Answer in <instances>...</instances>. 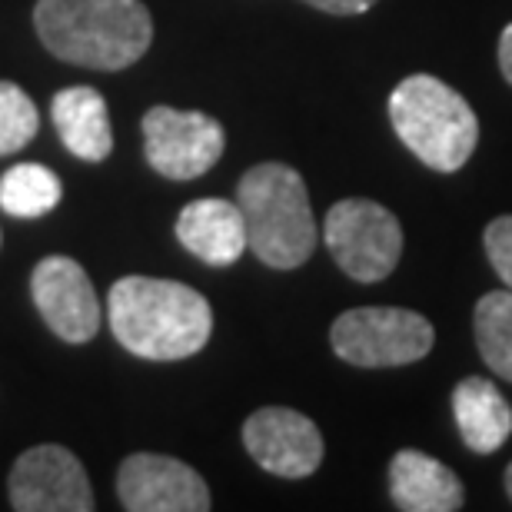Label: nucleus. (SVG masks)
<instances>
[{"mask_svg": "<svg viewBox=\"0 0 512 512\" xmlns=\"http://www.w3.org/2000/svg\"><path fill=\"white\" fill-rule=\"evenodd\" d=\"M40 117L34 100L14 80H0V157L24 150L37 137Z\"/></svg>", "mask_w": 512, "mask_h": 512, "instance_id": "nucleus-18", "label": "nucleus"}, {"mask_svg": "<svg viewBox=\"0 0 512 512\" xmlns=\"http://www.w3.org/2000/svg\"><path fill=\"white\" fill-rule=\"evenodd\" d=\"M483 243L496 276L506 283V290H512V217H496L489 223Z\"/></svg>", "mask_w": 512, "mask_h": 512, "instance_id": "nucleus-19", "label": "nucleus"}, {"mask_svg": "<svg viewBox=\"0 0 512 512\" xmlns=\"http://www.w3.org/2000/svg\"><path fill=\"white\" fill-rule=\"evenodd\" d=\"M473 330L483 363L512 383V290H493L476 303Z\"/></svg>", "mask_w": 512, "mask_h": 512, "instance_id": "nucleus-17", "label": "nucleus"}, {"mask_svg": "<svg viewBox=\"0 0 512 512\" xmlns=\"http://www.w3.org/2000/svg\"><path fill=\"white\" fill-rule=\"evenodd\" d=\"M323 240L336 266L356 283H380L403 256V227L383 203L350 197L333 203L323 223Z\"/></svg>", "mask_w": 512, "mask_h": 512, "instance_id": "nucleus-6", "label": "nucleus"}, {"mask_svg": "<svg viewBox=\"0 0 512 512\" xmlns=\"http://www.w3.org/2000/svg\"><path fill=\"white\" fill-rule=\"evenodd\" d=\"M243 446L266 473L306 479L323 463V436L310 416L286 406H263L243 423Z\"/></svg>", "mask_w": 512, "mask_h": 512, "instance_id": "nucleus-11", "label": "nucleus"}, {"mask_svg": "<svg viewBox=\"0 0 512 512\" xmlns=\"http://www.w3.org/2000/svg\"><path fill=\"white\" fill-rule=\"evenodd\" d=\"M330 343L343 363L363 370H389L429 356L436 330L423 313L403 306H356L336 316Z\"/></svg>", "mask_w": 512, "mask_h": 512, "instance_id": "nucleus-5", "label": "nucleus"}, {"mask_svg": "<svg viewBox=\"0 0 512 512\" xmlns=\"http://www.w3.org/2000/svg\"><path fill=\"white\" fill-rule=\"evenodd\" d=\"M389 496L406 512H456L466 493L446 463L419 449H403L389 463Z\"/></svg>", "mask_w": 512, "mask_h": 512, "instance_id": "nucleus-13", "label": "nucleus"}, {"mask_svg": "<svg viewBox=\"0 0 512 512\" xmlns=\"http://www.w3.org/2000/svg\"><path fill=\"white\" fill-rule=\"evenodd\" d=\"M396 137L436 173L466 167L479 143L476 110L433 74H413L389 94Z\"/></svg>", "mask_w": 512, "mask_h": 512, "instance_id": "nucleus-4", "label": "nucleus"}, {"mask_svg": "<svg viewBox=\"0 0 512 512\" xmlns=\"http://www.w3.org/2000/svg\"><path fill=\"white\" fill-rule=\"evenodd\" d=\"M143 153L167 180H197L223 157V127L200 110L150 107L143 114Z\"/></svg>", "mask_w": 512, "mask_h": 512, "instance_id": "nucleus-7", "label": "nucleus"}, {"mask_svg": "<svg viewBox=\"0 0 512 512\" xmlns=\"http://www.w3.org/2000/svg\"><path fill=\"white\" fill-rule=\"evenodd\" d=\"M453 416L473 453H496L512 436V406L486 376H466L453 389Z\"/></svg>", "mask_w": 512, "mask_h": 512, "instance_id": "nucleus-15", "label": "nucleus"}, {"mask_svg": "<svg viewBox=\"0 0 512 512\" xmlns=\"http://www.w3.org/2000/svg\"><path fill=\"white\" fill-rule=\"evenodd\" d=\"M117 496L130 512H207L210 489L193 466L160 453H133L117 469Z\"/></svg>", "mask_w": 512, "mask_h": 512, "instance_id": "nucleus-10", "label": "nucleus"}, {"mask_svg": "<svg viewBox=\"0 0 512 512\" xmlns=\"http://www.w3.org/2000/svg\"><path fill=\"white\" fill-rule=\"evenodd\" d=\"M499 70H503V77L512 84V24L499 37Z\"/></svg>", "mask_w": 512, "mask_h": 512, "instance_id": "nucleus-21", "label": "nucleus"}, {"mask_svg": "<svg viewBox=\"0 0 512 512\" xmlns=\"http://www.w3.org/2000/svg\"><path fill=\"white\" fill-rule=\"evenodd\" d=\"M177 240L183 250L210 266L237 263L247 243V223H243L240 203L203 197L180 210L177 217Z\"/></svg>", "mask_w": 512, "mask_h": 512, "instance_id": "nucleus-12", "label": "nucleus"}, {"mask_svg": "<svg viewBox=\"0 0 512 512\" xmlns=\"http://www.w3.org/2000/svg\"><path fill=\"white\" fill-rule=\"evenodd\" d=\"M247 243L273 270H296L316 250V220L303 177L286 163H256L237 183Z\"/></svg>", "mask_w": 512, "mask_h": 512, "instance_id": "nucleus-3", "label": "nucleus"}, {"mask_svg": "<svg viewBox=\"0 0 512 512\" xmlns=\"http://www.w3.org/2000/svg\"><path fill=\"white\" fill-rule=\"evenodd\" d=\"M50 117L64 140V147L80 160L100 163L114 150V130H110L107 100L94 87H64L50 100Z\"/></svg>", "mask_w": 512, "mask_h": 512, "instance_id": "nucleus-14", "label": "nucleus"}, {"mask_svg": "<svg viewBox=\"0 0 512 512\" xmlns=\"http://www.w3.org/2000/svg\"><path fill=\"white\" fill-rule=\"evenodd\" d=\"M37 313L64 343H90L100 330V300L87 270L70 256H44L30 273Z\"/></svg>", "mask_w": 512, "mask_h": 512, "instance_id": "nucleus-9", "label": "nucleus"}, {"mask_svg": "<svg viewBox=\"0 0 512 512\" xmlns=\"http://www.w3.org/2000/svg\"><path fill=\"white\" fill-rule=\"evenodd\" d=\"M303 4H310V7L323 10V14H333V17H356V14H366L376 0H303Z\"/></svg>", "mask_w": 512, "mask_h": 512, "instance_id": "nucleus-20", "label": "nucleus"}, {"mask_svg": "<svg viewBox=\"0 0 512 512\" xmlns=\"http://www.w3.org/2000/svg\"><path fill=\"white\" fill-rule=\"evenodd\" d=\"M7 493L17 512H90L97 506L87 469L67 446L57 443L20 453L10 469Z\"/></svg>", "mask_w": 512, "mask_h": 512, "instance_id": "nucleus-8", "label": "nucleus"}, {"mask_svg": "<svg viewBox=\"0 0 512 512\" xmlns=\"http://www.w3.org/2000/svg\"><path fill=\"white\" fill-rule=\"evenodd\" d=\"M0 243H4V237H0Z\"/></svg>", "mask_w": 512, "mask_h": 512, "instance_id": "nucleus-23", "label": "nucleus"}, {"mask_svg": "<svg viewBox=\"0 0 512 512\" xmlns=\"http://www.w3.org/2000/svg\"><path fill=\"white\" fill-rule=\"evenodd\" d=\"M107 320L127 353L173 363L200 353L213 333L207 296L187 283L157 276H124L110 286Z\"/></svg>", "mask_w": 512, "mask_h": 512, "instance_id": "nucleus-1", "label": "nucleus"}, {"mask_svg": "<svg viewBox=\"0 0 512 512\" xmlns=\"http://www.w3.org/2000/svg\"><path fill=\"white\" fill-rule=\"evenodd\" d=\"M64 197L60 177L44 163H14L0 177V210L17 220H34L50 213Z\"/></svg>", "mask_w": 512, "mask_h": 512, "instance_id": "nucleus-16", "label": "nucleus"}, {"mask_svg": "<svg viewBox=\"0 0 512 512\" xmlns=\"http://www.w3.org/2000/svg\"><path fill=\"white\" fill-rule=\"evenodd\" d=\"M506 493H509V499H512V463H509V469H506Z\"/></svg>", "mask_w": 512, "mask_h": 512, "instance_id": "nucleus-22", "label": "nucleus"}, {"mask_svg": "<svg viewBox=\"0 0 512 512\" xmlns=\"http://www.w3.org/2000/svg\"><path fill=\"white\" fill-rule=\"evenodd\" d=\"M34 27L57 60L90 70H127L153 40L140 0H37Z\"/></svg>", "mask_w": 512, "mask_h": 512, "instance_id": "nucleus-2", "label": "nucleus"}]
</instances>
